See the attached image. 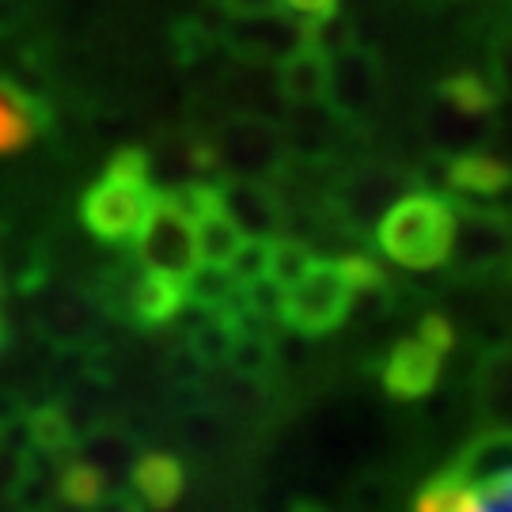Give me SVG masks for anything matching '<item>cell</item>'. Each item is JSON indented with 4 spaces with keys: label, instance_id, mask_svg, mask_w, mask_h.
<instances>
[{
    "label": "cell",
    "instance_id": "1",
    "mask_svg": "<svg viewBox=\"0 0 512 512\" xmlns=\"http://www.w3.org/2000/svg\"><path fill=\"white\" fill-rule=\"evenodd\" d=\"M156 202H160V183L152 175V152L126 145L110 156L107 171L84 190L80 224L99 243L133 247Z\"/></svg>",
    "mask_w": 512,
    "mask_h": 512
},
{
    "label": "cell",
    "instance_id": "2",
    "mask_svg": "<svg viewBox=\"0 0 512 512\" xmlns=\"http://www.w3.org/2000/svg\"><path fill=\"white\" fill-rule=\"evenodd\" d=\"M376 251L403 270H444L456 243V198L440 190H406L372 228Z\"/></svg>",
    "mask_w": 512,
    "mask_h": 512
},
{
    "label": "cell",
    "instance_id": "3",
    "mask_svg": "<svg viewBox=\"0 0 512 512\" xmlns=\"http://www.w3.org/2000/svg\"><path fill=\"white\" fill-rule=\"evenodd\" d=\"M353 285L338 258H315L308 274L285 289L281 327L300 338H327L353 311Z\"/></svg>",
    "mask_w": 512,
    "mask_h": 512
},
{
    "label": "cell",
    "instance_id": "4",
    "mask_svg": "<svg viewBox=\"0 0 512 512\" xmlns=\"http://www.w3.org/2000/svg\"><path fill=\"white\" fill-rule=\"evenodd\" d=\"M209 145L217 152L220 175H243V179H274L285 171L289 141L285 129L270 122L266 114H228Z\"/></svg>",
    "mask_w": 512,
    "mask_h": 512
},
{
    "label": "cell",
    "instance_id": "5",
    "mask_svg": "<svg viewBox=\"0 0 512 512\" xmlns=\"http://www.w3.org/2000/svg\"><path fill=\"white\" fill-rule=\"evenodd\" d=\"M512 262V217L497 205L456 198V243L448 270L456 277H482Z\"/></svg>",
    "mask_w": 512,
    "mask_h": 512
},
{
    "label": "cell",
    "instance_id": "6",
    "mask_svg": "<svg viewBox=\"0 0 512 512\" xmlns=\"http://www.w3.org/2000/svg\"><path fill=\"white\" fill-rule=\"evenodd\" d=\"M133 251L152 270L190 277L194 266L202 262V255H198V224L175 205V198L167 190H160V202L152 209L145 232L133 243Z\"/></svg>",
    "mask_w": 512,
    "mask_h": 512
},
{
    "label": "cell",
    "instance_id": "7",
    "mask_svg": "<svg viewBox=\"0 0 512 512\" xmlns=\"http://www.w3.org/2000/svg\"><path fill=\"white\" fill-rule=\"evenodd\" d=\"M384 95V65L361 42H349L330 54V92L327 110L338 122H365Z\"/></svg>",
    "mask_w": 512,
    "mask_h": 512
},
{
    "label": "cell",
    "instance_id": "8",
    "mask_svg": "<svg viewBox=\"0 0 512 512\" xmlns=\"http://www.w3.org/2000/svg\"><path fill=\"white\" fill-rule=\"evenodd\" d=\"M239 61L251 65H277L304 42V19L293 12H270V16L236 19L232 31L220 38Z\"/></svg>",
    "mask_w": 512,
    "mask_h": 512
},
{
    "label": "cell",
    "instance_id": "9",
    "mask_svg": "<svg viewBox=\"0 0 512 512\" xmlns=\"http://www.w3.org/2000/svg\"><path fill=\"white\" fill-rule=\"evenodd\" d=\"M440 361H444V353L429 342H421L418 334L399 338L384 357V368H380L384 391L399 403H418L425 395H433V387L440 384Z\"/></svg>",
    "mask_w": 512,
    "mask_h": 512
},
{
    "label": "cell",
    "instance_id": "10",
    "mask_svg": "<svg viewBox=\"0 0 512 512\" xmlns=\"http://www.w3.org/2000/svg\"><path fill=\"white\" fill-rule=\"evenodd\" d=\"M399 194H406V179L399 171L387 167H372V171H357L353 179L338 186L334 194V213L346 224L349 232L357 228H376V220L387 213V205Z\"/></svg>",
    "mask_w": 512,
    "mask_h": 512
},
{
    "label": "cell",
    "instance_id": "11",
    "mask_svg": "<svg viewBox=\"0 0 512 512\" xmlns=\"http://www.w3.org/2000/svg\"><path fill=\"white\" fill-rule=\"evenodd\" d=\"M54 129V107L38 92L0 76V156H12Z\"/></svg>",
    "mask_w": 512,
    "mask_h": 512
},
{
    "label": "cell",
    "instance_id": "12",
    "mask_svg": "<svg viewBox=\"0 0 512 512\" xmlns=\"http://www.w3.org/2000/svg\"><path fill=\"white\" fill-rule=\"evenodd\" d=\"M224 190V209L236 217V224L247 236H281L285 224V205L277 198L270 179H243V175H220Z\"/></svg>",
    "mask_w": 512,
    "mask_h": 512
},
{
    "label": "cell",
    "instance_id": "13",
    "mask_svg": "<svg viewBox=\"0 0 512 512\" xmlns=\"http://www.w3.org/2000/svg\"><path fill=\"white\" fill-rule=\"evenodd\" d=\"M330 54L315 42H300L293 54L277 61V99L289 107H327Z\"/></svg>",
    "mask_w": 512,
    "mask_h": 512
},
{
    "label": "cell",
    "instance_id": "14",
    "mask_svg": "<svg viewBox=\"0 0 512 512\" xmlns=\"http://www.w3.org/2000/svg\"><path fill=\"white\" fill-rule=\"evenodd\" d=\"M99 315H103V308H99L95 293L88 296V293H80V289H69V285H65V289H54L50 300L38 304L35 323L54 346L69 349V346H80V342L92 334Z\"/></svg>",
    "mask_w": 512,
    "mask_h": 512
},
{
    "label": "cell",
    "instance_id": "15",
    "mask_svg": "<svg viewBox=\"0 0 512 512\" xmlns=\"http://www.w3.org/2000/svg\"><path fill=\"white\" fill-rule=\"evenodd\" d=\"M183 304H186V277L141 266L133 296H129V323L141 330L171 327L175 315L183 311Z\"/></svg>",
    "mask_w": 512,
    "mask_h": 512
},
{
    "label": "cell",
    "instance_id": "16",
    "mask_svg": "<svg viewBox=\"0 0 512 512\" xmlns=\"http://www.w3.org/2000/svg\"><path fill=\"white\" fill-rule=\"evenodd\" d=\"M141 509H171L186 490V467L171 452H141L126 478Z\"/></svg>",
    "mask_w": 512,
    "mask_h": 512
},
{
    "label": "cell",
    "instance_id": "17",
    "mask_svg": "<svg viewBox=\"0 0 512 512\" xmlns=\"http://www.w3.org/2000/svg\"><path fill=\"white\" fill-rule=\"evenodd\" d=\"M448 471H452L467 490H478V486H486V482H494V478L512 475V429L509 425H490L486 433H478V437L459 452L456 463H452Z\"/></svg>",
    "mask_w": 512,
    "mask_h": 512
},
{
    "label": "cell",
    "instance_id": "18",
    "mask_svg": "<svg viewBox=\"0 0 512 512\" xmlns=\"http://www.w3.org/2000/svg\"><path fill=\"white\" fill-rule=\"evenodd\" d=\"M475 406L482 421L512 429V346H494L478 357Z\"/></svg>",
    "mask_w": 512,
    "mask_h": 512
},
{
    "label": "cell",
    "instance_id": "19",
    "mask_svg": "<svg viewBox=\"0 0 512 512\" xmlns=\"http://www.w3.org/2000/svg\"><path fill=\"white\" fill-rule=\"evenodd\" d=\"M448 186L459 198H501L512 190V167L490 152H456L448 160Z\"/></svg>",
    "mask_w": 512,
    "mask_h": 512
},
{
    "label": "cell",
    "instance_id": "20",
    "mask_svg": "<svg viewBox=\"0 0 512 512\" xmlns=\"http://www.w3.org/2000/svg\"><path fill=\"white\" fill-rule=\"evenodd\" d=\"M80 456L92 459L110 482H122L126 486V478L133 471L137 456H141V448H137V440L129 437V433L114 429V425H92L88 437L80 440Z\"/></svg>",
    "mask_w": 512,
    "mask_h": 512
},
{
    "label": "cell",
    "instance_id": "21",
    "mask_svg": "<svg viewBox=\"0 0 512 512\" xmlns=\"http://www.w3.org/2000/svg\"><path fill=\"white\" fill-rule=\"evenodd\" d=\"M57 501L73 509H103L110 501V478L92 459L69 456L57 471Z\"/></svg>",
    "mask_w": 512,
    "mask_h": 512
},
{
    "label": "cell",
    "instance_id": "22",
    "mask_svg": "<svg viewBox=\"0 0 512 512\" xmlns=\"http://www.w3.org/2000/svg\"><path fill=\"white\" fill-rule=\"evenodd\" d=\"M27 437L38 452H50L57 459H69L80 448L76 421L69 406L61 403H38L35 410H27Z\"/></svg>",
    "mask_w": 512,
    "mask_h": 512
},
{
    "label": "cell",
    "instance_id": "23",
    "mask_svg": "<svg viewBox=\"0 0 512 512\" xmlns=\"http://www.w3.org/2000/svg\"><path fill=\"white\" fill-rule=\"evenodd\" d=\"M437 99L448 107L463 110L471 118H490L501 107V88H497L490 76L475 73V69H459L448 80H440Z\"/></svg>",
    "mask_w": 512,
    "mask_h": 512
},
{
    "label": "cell",
    "instance_id": "24",
    "mask_svg": "<svg viewBox=\"0 0 512 512\" xmlns=\"http://www.w3.org/2000/svg\"><path fill=\"white\" fill-rule=\"evenodd\" d=\"M243 243H247V232L239 228L228 209H217V213L198 220V255H202V262L232 266V258L239 255Z\"/></svg>",
    "mask_w": 512,
    "mask_h": 512
},
{
    "label": "cell",
    "instance_id": "25",
    "mask_svg": "<svg viewBox=\"0 0 512 512\" xmlns=\"http://www.w3.org/2000/svg\"><path fill=\"white\" fill-rule=\"evenodd\" d=\"M315 266V251H311L304 239L293 236H274V247H270V270L266 274L274 277L277 285H296L300 277Z\"/></svg>",
    "mask_w": 512,
    "mask_h": 512
},
{
    "label": "cell",
    "instance_id": "26",
    "mask_svg": "<svg viewBox=\"0 0 512 512\" xmlns=\"http://www.w3.org/2000/svg\"><path fill=\"white\" fill-rule=\"evenodd\" d=\"M418 512H471V490L459 482L448 467L425 482V490L414 497Z\"/></svg>",
    "mask_w": 512,
    "mask_h": 512
},
{
    "label": "cell",
    "instance_id": "27",
    "mask_svg": "<svg viewBox=\"0 0 512 512\" xmlns=\"http://www.w3.org/2000/svg\"><path fill=\"white\" fill-rule=\"evenodd\" d=\"M171 42H175V57H179L183 65H194V61H202V57L217 46L220 38L213 35L205 23H198V19H186V23H175Z\"/></svg>",
    "mask_w": 512,
    "mask_h": 512
},
{
    "label": "cell",
    "instance_id": "28",
    "mask_svg": "<svg viewBox=\"0 0 512 512\" xmlns=\"http://www.w3.org/2000/svg\"><path fill=\"white\" fill-rule=\"evenodd\" d=\"M270 247H274V239L266 236H247V243L239 247V255L232 258V274H236V281H255V277H262L266 270H270Z\"/></svg>",
    "mask_w": 512,
    "mask_h": 512
},
{
    "label": "cell",
    "instance_id": "29",
    "mask_svg": "<svg viewBox=\"0 0 512 512\" xmlns=\"http://www.w3.org/2000/svg\"><path fill=\"white\" fill-rule=\"evenodd\" d=\"M418 338L421 342H429L433 349H440L444 357L456 349V327H452V319H448V315H440V311H425V315H421Z\"/></svg>",
    "mask_w": 512,
    "mask_h": 512
},
{
    "label": "cell",
    "instance_id": "30",
    "mask_svg": "<svg viewBox=\"0 0 512 512\" xmlns=\"http://www.w3.org/2000/svg\"><path fill=\"white\" fill-rule=\"evenodd\" d=\"M471 509L482 512H512V475L494 478L486 486L471 490Z\"/></svg>",
    "mask_w": 512,
    "mask_h": 512
},
{
    "label": "cell",
    "instance_id": "31",
    "mask_svg": "<svg viewBox=\"0 0 512 512\" xmlns=\"http://www.w3.org/2000/svg\"><path fill=\"white\" fill-rule=\"evenodd\" d=\"M490 69H494V84L501 88V95H512V35H501L494 42Z\"/></svg>",
    "mask_w": 512,
    "mask_h": 512
},
{
    "label": "cell",
    "instance_id": "32",
    "mask_svg": "<svg viewBox=\"0 0 512 512\" xmlns=\"http://www.w3.org/2000/svg\"><path fill=\"white\" fill-rule=\"evenodd\" d=\"M228 19H251L270 16V12H285V0H220Z\"/></svg>",
    "mask_w": 512,
    "mask_h": 512
},
{
    "label": "cell",
    "instance_id": "33",
    "mask_svg": "<svg viewBox=\"0 0 512 512\" xmlns=\"http://www.w3.org/2000/svg\"><path fill=\"white\" fill-rule=\"evenodd\" d=\"M285 12H293L300 19H319L342 12V0H285Z\"/></svg>",
    "mask_w": 512,
    "mask_h": 512
},
{
    "label": "cell",
    "instance_id": "34",
    "mask_svg": "<svg viewBox=\"0 0 512 512\" xmlns=\"http://www.w3.org/2000/svg\"><path fill=\"white\" fill-rule=\"evenodd\" d=\"M8 342V319H4V304H0V346Z\"/></svg>",
    "mask_w": 512,
    "mask_h": 512
},
{
    "label": "cell",
    "instance_id": "35",
    "mask_svg": "<svg viewBox=\"0 0 512 512\" xmlns=\"http://www.w3.org/2000/svg\"><path fill=\"white\" fill-rule=\"evenodd\" d=\"M365 4H391V0H365Z\"/></svg>",
    "mask_w": 512,
    "mask_h": 512
}]
</instances>
